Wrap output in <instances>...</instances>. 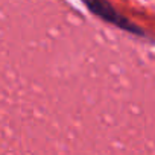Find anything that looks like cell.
I'll list each match as a JSON object with an SVG mask.
<instances>
[{
  "mask_svg": "<svg viewBox=\"0 0 155 155\" xmlns=\"http://www.w3.org/2000/svg\"><path fill=\"white\" fill-rule=\"evenodd\" d=\"M82 2L99 18H102V20L123 29V31H128L131 34H137V35L143 34V31L138 26H135L131 20H128L123 14H120L108 0H82Z\"/></svg>",
  "mask_w": 155,
  "mask_h": 155,
  "instance_id": "cell-1",
  "label": "cell"
}]
</instances>
